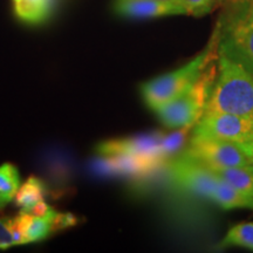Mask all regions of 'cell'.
Instances as JSON below:
<instances>
[{
	"instance_id": "obj_1",
	"label": "cell",
	"mask_w": 253,
	"mask_h": 253,
	"mask_svg": "<svg viewBox=\"0 0 253 253\" xmlns=\"http://www.w3.org/2000/svg\"><path fill=\"white\" fill-rule=\"evenodd\" d=\"M168 164L170 177L177 185L210 199L225 210H253V196L238 191L203 163L179 155Z\"/></svg>"
},
{
	"instance_id": "obj_2",
	"label": "cell",
	"mask_w": 253,
	"mask_h": 253,
	"mask_svg": "<svg viewBox=\"0 0 253 253\" xmlns=\"http://www.w3.org/2000/svg\"><path fill=\"white\" fill-rule=\"evenodd\" d=\"M216 81L207 109L235 114L253 121V75L218 53Z\"/></svg>"
},
{
	"instance_id": "obj_3",
	"label": "cell",
	"mask_w": 253,
	"mask_h": 253,
	"mask_svg": "<svg viewBox=\"0 0 253 253\" xmlns=\"http://www.w3.org/2000/svg\"><path fill=\"white\" fill-rule=\"evenodd\" d=\"M219 28H216L207 48L186 65L142 84V96L150 109L156 112L190 88L201 78L208 66L218 59Z\"/></svg>"
},
{
	"instance_id": "obj_4",
	"label": "cell",
	"mask_w": 253,
	"mask_h": 253,
	"mask_svg": "<svg viewBox=\"0 0 253 253\" xmlns=\"http://www.w3.org/2000/svg\"><path fill=\"white\" fill-rule=\"evenodd\" d=\"M217 60L208 66L201 78L191 87L178 95L175 100L156 110L158 118L164 126L171 129H182L188 126L192 128L199 121L207 109L209 97L216 81Z\"/></svg>"
},
{
	"instance_id": "obj_5",
	"label": "cell",
	"mask_w": 253,
	"mask_h": 253,
	"mask_svg": "<svg viewBox=\"0 0 253 253\" xmlns=\"http://www.w3.org/2000/svg\"><path fill=\"white\" fill-rule=\"evenodd\" d=\"M192 137L218 138L243 143L253 138V121L235 114L205 110L195 125Z\"/></svg>"
},
{
	"instance_id": "obj_6",
	"label": "cell",
	"mask_w": 253,
	"mask_h": 253,
	"mask_svg": "<svg viewBox=\"0 0 253 253\" xmlns=\"http://www.w3.org/2000/svg\"><path fill=\"white\" fill-rule=\"evenodd\" d=\"M181 155L205 166L244 167L251 164L240 143L218 138L191 137L189 145Z\"/></svg>"
},
{
	"instance_id": "obj_7",
	"label": "cell",
	"mask_w": 253,
	"mask_h": 253,
	"mask_svg": "<svg viewBox=\"0 0 253 253\" xmlns=\"http://www.w3.org/2000/svg\"><path fill=\"white\" fill-rule=\"evenodd\" d=\"M218 53L253 75V24L219 30Z\"/></svg>"
},
{
	"instance_id": "obj_8",
	"label": "cell",
	"mask_w": 253,
	"mask_h": 253,
	"mask_svg": "<svg viewBox=\"0 0 253 253\" xmlns=\"http://www.w3.org/2000/svg\"><path fill=\"white\" fill-rule=\"evenodd\" d=\"M114 9L121 17L130 19L188 14V11L182 2L164 0H115Z\"/></svg>"
},
{
	"instance_id": "obj_9",
	"label": "cell",
	"mask_w": 253,
	"mask_h": 253,
	"mask_svg": "<svg viewBox=\"0 0 253 253\" xmlns=\"http://www.w3.org/2000/svg\"><path fill=\"white\" fill-rule=\"evenodd\" d=\"M205 166V164H204ZM209 169L223 178L224 181L236 188L243 194L253 196V166L244 167H212L207 166Z\"/></svg>"
},
{
	"instance_id": "obj_10",
	"label": "cell",
	"mask_w": 253,
	"mask_h": 253,
	"mask_svg": "<svg viewBox=\"0 0 253 253\" xmlns=\"http://www.w3.org/2000/svg\"><path fill=\"white\" fill-rule=\"evenodd\" d=\"M46 191V183L37 177H30L15 195V203L20 212L30 213L37 205L45 202Z\"/></svg>"
},
{
	"instance_id": "obj_11",
	"label": "cell",
	"mask_w": 253,
	"mask_h": 253,
	"mask_svg": "<svg viewBox=\"0 0 253 253\" xmlns=\"http://www.w3.org/2000/svg\"><path fill=\"white\" fill-rule=\"evenodd\" d=\"M225 13L217 26L220 31L238 26V25L253 24V0H236L232 4L226 5Z\"/></svg>"
},
{
	"instance_id": "obj_12",
	"label": "cell",
	"mask_w": 253,
	"mask_h": 253,
	"mask_svg": "<svg viewBox=\"0 0 253 253\" xmlns=\"http://www.w3.org/2000/svg\"><path fill=\"white\" fill-rule=\"evenodd\" d=\"M24 244V221L21 213L14 218H0V250Z\"/></svg>"
},
{
	"instance_id": "obj_13",
	"label": "cell",
	"mask_w": 253,
	"mask_h": 253,
	"mask_svg": "<svg viewBox=\"0 0 253 253\" xmlns=\"http://www.w3.org/2000/svg\"><path fill=\"white\" fill-rule=\"evenodd\" d=\"M20 188V176L13 164L5 163L0 167V209H4L15 198Z\"/></svg>"
},
{
	"instance_id": "obj_14",
	"label": "cell",
	"mask_w": 253,
	"mask_h": 253,
	"mask_svg": "<svg viewBox=\"0 0 253 253\" xmlns=\"http://www.w3.org/2000/svg\"><path fill=\"white\" fill-rule=\"evenodd\" d=\"M15 14L26 23L37 24L48 14V0H13Z\"/></svg>"
},
{
	"instance_id": "obj_15",
	"label": "cell",
	"mask_w": 253,
	"mask_h": 253,
	"mask_svg": "<svg viewBox=\"0 0 253 253\" xmlns=\"http://www.w3.org/2000/svg\"><path fill=\"white\" fill-rule=\"evenodd\" d=\"M219 246H238L253 251V223H240L231 227Z\"/></svg>"
},
{
	"instance_id": "obj_16",
	"label": "cell",
	"mask_w": 253,
	"mask_h": 253,
	"mask_svg": "<svg viewBox=\"0 0 253 253\" xmlns=\"http://www.w3.org/2000/svg\"><path fill=\"white\" fill-rule=\"evenodd\" d=\"M181 1L188 11V14L195 17H201L209 13L216 4L214 0H181Z\"/></svg>"
},
{
	"instance_id": "obj_17",
	"label": "cell",
	"mask_w": 253,
	"mask_h": 253,
	"mask_svg": "<svg viewBox=\"0 0 253 253\" xmlns=\"http://www.w3.org/2000/svg\"><path fill=\"white\" fill-rule=\"evenodd\" d=\"M240 145H242V148L244 149L246 155H248V157L250 158V161H251V164L253 166V138L250 141L243 142V143H240Z\"/></svg>"
},
{
	"instance_id": "obj_18",
	"label": "cell",
	"mask_w": 253,
	"mask_h": 253,
	"mask_svg": "<svg viewBox=\"0 0 253 253\" xmlns=\"http://www.w3.org/2000/svg\"><path fill=\"white\" fill-rule=\"evenodd\" d=\"M233 1H236V0H214V2H217V4H221V5H230L232 4Z\"/></svg>"
},
{
	"instance_id": "obj_19",
	"label": "cell",
	"mask_w": 253,
	"mask_h": 253,
	"mask_svg": "<svg viewBox=\"0 0 253 253\" xmlns=\"http://www.w3.org/2000/svg\"><path fill=\"white\" fill-rule=\"evenodd\" d=\"M164 1H178V2H182L181 0H164Z\"/></svg>"
}]
</instances>
